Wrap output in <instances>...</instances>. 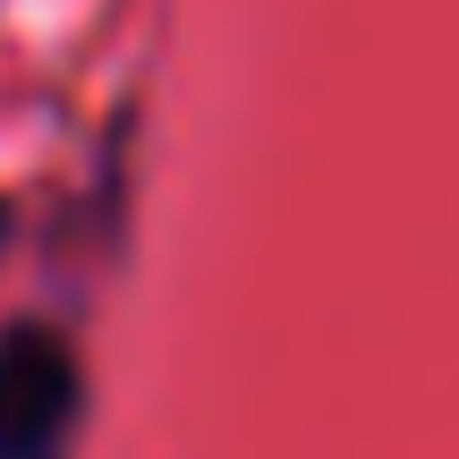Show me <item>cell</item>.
Listing matches in <instances>:
<instances>
[{"label":"cell","mask_w":459,"mask_h":459,"mask_svg":"<svg viewBox=\"0 0 459 459\" xmlns=\"http://www.w3.org/2000/svg\"><path fill=\"white\" fill-rule=\"evenodd\" d=\"M77 417V358L60 332L26 324L0 341V459H51Z\"/></svg>","instance_id":"1"}]
</instances>
